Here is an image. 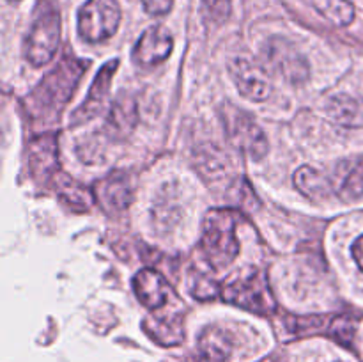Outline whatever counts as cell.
<instances>
[{
    "label": "cell",
    "instance_id": "23",
    "mask_svg": "<svg viewBox=\"0 0 363 362\" xmlns=\"http://www.w3.org/2000/svg\"><path fill=\"white\" fill-rule=\"evenodd\" d=\"M330 332H332V336L335 337L337 341H340L342 344H351L354 336V325L351 322H347V319L337 318L335 322L332 323V327H330Z\"/></svg>",
    "mask_w": 363,
    "mask_h": 362
},
{
    "label": "cell",
    "instance_id": "12",
    "mask_svg": "<svg viewBox=\"0 0 363 362\" xmlns=\"http://www.w3.org/2000/svg\"><path fill=\"white\" fill-rule=\"evenodd\" d=\"M94 199L106 213L123 212L131 201V183L124 172H110L94 185Z\"/></svg>",
    "mask_w": 363,
    "mask_h": 362
},
{
    "label": "cell",
    "instance_id": "4",
    "mask_svg": "<svg viewBox=\"0 0 363 362\" xmlns=\"http://www.w3.org/2000/svg\"><path fill=\"white\" fill-rule=\"evenodd\" d=\"M222 295L230 304L259 314H269L275 309V298L269 290L268 280L257 270L233 277L222 286Z\"/></svg>",
    "mask_w": 363,
    "mask_h": 362
},
{
    "label": "cell",
    "instance_id": "21",
    "mask_svg": "<svg viewBox=\"0 0 363 362\" xmlns=\"http://www.w3.org/2000/svg\"><path fill=\"white\" fill-rule=\"evenodd\" d=\"M220 293H222V286L215 279H209L204 275H199L191 286V295L199 300H211V298L218 297Z\"/></svg>",
    "mask_w": 363,
    "mask_h": 362
},
{
    "label": "cell",
    "instance_id": "18",
    "mask_svg": "<svg viewBox=\"0 0 363 362\" xmlns=\"http://www.w3.org/2000/svg\"><path fill=\"white\" fill-rule=\"evenodd\" d=\"M137 123V106L131 98H119L113 103L108 116V126L113 133L128 135Z\"/></svg>",
    "mask_w": 363,
    "mask_h": 362
},
{
    "label": "cell",
    "instance_id": "2",
    "mask_svg": "<svg viewBox=\"0 0 363 362\" xmlns=\"http://www.w3.org/2000/svg\"><path fill=\"white\" fill-rule=\"evenodd\" d=\"M85 66H87V62H82L74 57H64L59 66L50 71L43 78L41 84L32 91L30 109L41 114L59 112L69 102L71 94L77 89L78 80L87 70Z\"/></svg>",
    "mask_w": 363,
    "mask_h": 362
},
{
    "label": "cell",
    "instance_id": "25",
    "mask_svg": "<svg viewBox=\"0 0 363 362\" xmlns=\"http://www.w3.org/2000/svg\"><path fill=\"white\" fill-rule=\"evenodd\" d=\"M353 258L363 272V236L358 238V240L353 243Z\"/></svg>",
    "mask_w": 363,
    "mask_h": 362
},
{
    "label": "cell",
    "instance_id": "3",
    "mask_svg": "<svg viewBox=\"0 0 363 362\" xmlns=\"http://www.w3.org/2000/svg\"><path fill=\"white\" fill-rule=\"evenodd\" d=\"M60 41V14L52 0H38L32 23L25 39V59L32 66L48 64L55 57Z\"/></svg>",
    "mask_w": 363,
    "mask_h": 362
},
{
    "label": "cell",
    "instance_id": "10",
    "mask_svg": "<svg viewBox=\"0 0 363 362\" xmlns=\"http://www.w3.org/2000/svg\"><path fill=\"white\" fill-rule=\"evenodd\" d=\"M117 66H119V60H108V62L99 70L94 82H92L91 89H89L87 98H85V102L78 106L77 112L71 117L73 124L85 123V121L92 119V117H96L101 112L103 106H105L106 103V98H108L110 85H112V78L113 75H116Z\"/></svg>",
    "mask_w": 363,
    "mask_h": 362
},
{
    "label": "cell",
    "instance_id": "7",
    "mask_svg": "<svg viewBox=\"0 0 363 362\" xmlns=\"http://www.w3.org/2000/svg\"><path fill=\"white\" fill-rule=\"evenodd\" d=\"M266 57H268L269 64L293 84H300L308 78L307 60L300 55V52L287 39H269L268 46H266Z\"/></svg>",
    "mask_w": 363,
    "mask_h": 362
},
{
    "label": "cell",
    "instance_id": "24",
    "mask_svg": "<svg viewBox=\"0 0 363 362\" xmlns=\"http://www.w3.org/2000/svg\"><path fill=\"white\" fill-rule=\"evenodd\" d=\"M145 13L151 16H163V14L170 13L174 6V0H142Z\"/></svg>",
    "mask_w": 363,
    "mask_h": 362
},
{
    "label": "cell",
    "instance_id": "17",
    "mask_svg": "<svg viewBox=\"0 0 363 362\" xmlns=\"http://www.w3.org/2000/svg\"><path fill=\"white\" fill-rule=\"evenodd\" d=\"M315 11L337 27H347L354 20V6L350 0H312Z\"/></svg>",
    "mask_w": 363,
    "mask_h": 362
},
{
    "label": "cell",
    "instance_id": "9",
    "mask_svg": "<svg viewBox=\"0 0 363 362\" xmlns=\"http://www.w3.org/2000/svg\"><path fill=\"white\" fill-rule=\"evenodd\" d=\"M174 39L163 25L149 27L133 48V62L142 67H151L163 62L170 55Z\"/></svg>",
    "mask_w": 363,
    "mask_h": 362
},
{
    "label": "cell",
    "instance_id": "26",
    "mask_svg": "<svg viewBox=\"0 0 363 362\" xmlns=\"http://www.w3.org/2000/svg\"><path fill=\"white\" fill-rule=\"evenodd\" d=\"M9 2H18V0H9Z\"/></svg>",
    "mask_w": 363,
    "mask_h": 362
},
{
    "label": "cell",
    "instance_id": "11",
    "mask_svg": "<svg viewBox=\"0 0 363 362\" xmlns=\"http://www.w3.org/2000/svg\"><path fill=\"white\" fill-rule=\"evenodd\" d=\"M333 194L351 202L363 195V155L342 160L328 176Z\"/></svg>",
    "mask_w": 363,
    "mask_h": 362
},
{
    "label": "cell",
    "instance_id": "16",
    "mask_svg": "<svg viewBox=\"0 0 363 362\" xmlns=\"http://www.w3.org/2000/svg\"><path fill=\"white\" fill-rule=\"evenodd\" d=\"M294 183L301 194L307 195L308 199H314V201H321L333 192L326 172L311 165H303L301 169H298V172L294 174Z\"/></svg>",
    "mask_w": 363,
    "mask_h": 362
},
{
    "label": "cell",
    "instance_id": "5",
    "mask_svg": "<svg viewBox=\"0 0 363 362\" xmlns=\"http://www.w3.org/2000/svg\"><path fill=\"white\" fill-rule=\"evenodd\" d=\"M121 23L117 0H87L78 11V34L89 43L112 38Z\"/></svg>",
    "mask_w": 363,
    "mask_h": 362
},
{
    "label": "cell",
    "instance_id": "6",
    "mask_svg": "<svg viewBox=\"0 0 363 362\" xmlns=\"http://www.w3.org/2000/svg\"><path fill=\"white\" fill-rule=\"evenodd\" d=\"M225 130L230 142L241 153L254 160L264 158L268 151V141L264 131L248 114L238 110L236 106H229V110H225Z\"/></svg>",
    "mask_w": 363,
    "mask_h": 362
},
{
    "label": "cell",
    "instance_id": "22",
    "mask_svg": "<svg viewBox=\"0 0 363 362\" xmlns=\"http://www.w3.org/2000/svg\"><path fill=\"white\" fill-rule=\"evenodd\" d=\"M204 7L208 9L209 16L215 21L222 23L227 18L230 16V11H233V4L230 0H202Z\"/></svg>",
    "mask_w": 363,
    "mask_h": 362
},
{
    "label": "cell",
    "instance_id": "20",
    "mask_svg": "<svg viewBox=\"0 0 363 362\" xmlns=\"http://www.w3.org/2000/svg\"><path fill=\"white\" fill-rule=\"evenodd\" d=\"M59 195L78 212H87L94 201V194H89L87 188L80 187L73 180H67L66 176H62V181L59 183Z\"/></svg>",
    "mask_w": 363,
    "mask_h": 362
},
{
    "label": "cell",
    "instance_id": "15",
    "mask_svg": "<svg viewBox=\"0 0 363 362\" xmlns=\"http://www.w3.org/2000/svg\"><path fill=\"white\" fill-rule=\"evenodd\" d=\"M199 351L208 362H227L233 353V339L220 327H208L199 337Z\"/></svg>",
    "mask_w": 363,
    "mask_h": 362
},
{
    "label": "cell",
    "instance_id": "14",
    "mask_svg": "<svg viewBox=\"0 0 363 362\" xmlns=\"http://www.w3.org/2000/svg\"><path fill=\"white\" fill-rule=\"evenodd\" d=\"M28 167L38 180H46L59 167V149L53 135L35 137L28 144Z\"/></svg>",
    "mask_w": 363,
    "mask_h": 362
},
{
    "label": "cell",
    "instance_id": "8",
    "mask_svg": "<svg viewBox=\"0 0 363 362\" xmlns=\"http://www.w3.org/2000/svg\"><path fill=\"white\" fill-rule=\"evenodd\" d=\"M238 91L250 102H264L272 92L269 78L262 67L247 59H234L229 66Z\"/></svg>",
    "mask_w": 363,
    "mask_h": 362
},
{
    "label": "cell",
    "instance_id": "19",
    "mask_svg": "<svg viewBox=\"0 0 363 362\" xmlns=\"http://www.w3.org/2000/svg\"><path fill=\"white\" fill-rule=\"evenodd\" d=\"M145 330L156 343L163 346H174L183 341V327L179 322H162V319H147Z\"/></svg>",
    "mask_w": 363,
    "mask_h": 362
},
{
    "label": "cell",
    "instance_id": "1",
    "mask_svg": "<svg viewBox=\"0 0 363 362\" xmlns=\"http://www.w3.org/2000/svg\"><path fill=\"white\" fill-rule=\"evenodd\" d=\"M241 215L234 209H211L202 222V251L216 270L229 266L240 254L236 226Z\"/></svg>",
    "mask_w": 363,
    "mask_h": 362
},
{
    "label": "cell",
    "instance_id": "13",
    "mask_svg": "<svg viewBox=\"0 0 363 362\" xmlns=\"http://www.w3.org/2000/svg\"><path fill=\"white\" fill-rule=\"evenodd\" d=\"M133 290L138 300L147 309H160L169 302L172 290L165 277L151 268L140 270L133 277Z\"/></svg>",
    "mask_w": 363,
    "mask_h": 362
}]
</instances>
